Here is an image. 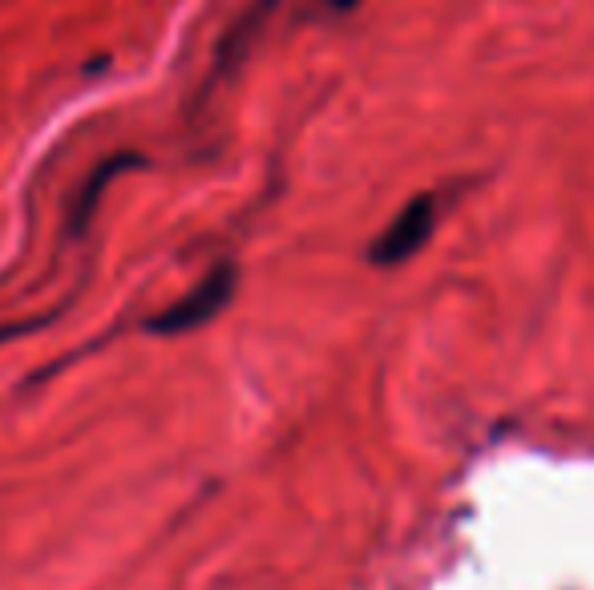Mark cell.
Returning a JSON list of instances; mask_svg holds the SVG:
<instances>
[{"label":"cell","instance_id":"1","mask_svg":"<svg viewBox=\"0 0 594 590\" xmlns=\"http://www.w3.org/2000/svg\"><path fill=\"white\" fill-rule=\"evenodd\" d=\"M235 283H239V267L231 259L214 263L211 271L203 275V283L191 288L178 303H170L166 311L146 319V332L154 336H183V332H194V328L211 324L231 300H235Z\"/></svg>","mask_w":594,"mask_h":590},{"label":"cell","instance_id":"2","mask_svg":"<svg viewBox=\"0 0 594 590\" xmlns=\"http://www.w3.org/2000/svg\"><path fill=\"white\" fill-rule=\"evenodd\" d=\"M433 227H437V198L433 195L412 198V203L389 223V231H384V235L372 243L368 259H372V263H381V267L404 263V259H412L420 247H425V239L433 235Z\"/></svg>","mask_w":594,"mask_h":590},{"label":"cell","instance_id":"3","mask_svg":"<svg viewBox=\"0 0 594 590\" xmlns=\"http://www.w3.org/2000/svg\"><path fill=\"white\" fill-rule=\"evenodd\" d=\"M137 167H146V158L134 150H118V154H109V158H101L98 167L90 170V178L81 182V190L73 195V203H69V235L81 239L85 231H90L93 214H98V203H101V195H106L109 178L122 175V170H137Z\"/></svg>","mask_w":594,"mask_h":590},{"label":"cell","instance_id":"4","mask_svg":"<svg viewBox=\"0 0 594 590\" xmlns=\"http://www.w3.org/2000/svg\"><path fill=\"white\" fill-rule=\"evenodd\" d=\"M57 311H49V316H37V319H21V324H5L0 328V344H8V340H21V336H29V332H37V328H45L49 319H53Z\"/></svg>","mask_w":594,"mask_h":590},{"label":"cell","instance_id":"5","mask_svg":"<svg viewBox=\"0 0 594 590\" xmlns=\"http://www.w3.org/2000/svg\"><path fill=\"white\" fill-rule=\"evenodd\" d=\"M356 0H332V8H352Z\"/></svg>","mask_w":594,"mask_h":590}]
</instances>
